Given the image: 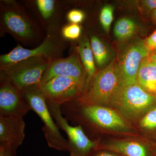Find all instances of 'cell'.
I'll list each match as a JSON object with an SVG mask.
<instances>
[{
	"mask_svg": "<svg viewBox=\"0 0 156 156\" xmlns=\"http://www.w3.org/2000/svg\"><path fill=\"white\" fill-rule=\"evenodd\" d=\"M119 84L117 62L114 59L95 74L75 100L87 105H112L113 97Z\"/></svg>",
	"mask_w": 156,
	"mask_h": 156,
	"instance_id": "obj_1",
	"label": "cell"
},
{
	"mask_svg": "<svg viewBox=\"0 0 156 156\" xmlns=\"http://www.w3.org/2000/svg\"><path fill=\"white\" fill-rule=\"evenodd\" d=\"M155 98L138 84L119 85L115 92L112 105L130 121L138 119L153 106Z\"/></svg>",
	"mask_w": 156,
	"mask_h": 156,
	"instance_id": "obj_2",
	"label": "cell"
},
{
	"mask_svg": "<svg viewBox=\"0 0 156 156\" xmlns=\"http://www.w3.org/2000/svg\"><path fill=\"white\" fill-rule=\"evenodd\" d=\"M31 109L44 123L42 130L48 146L56 150L68 151V141L62 135L59 128L51 115L47 98L39 89L38 85L28 87L21 92Z\"/></svg>",
	"mask_w": 156,
	"mask_h": 156,
	"instance_id": "obj_3",
	"label": "cell"
},
{
	"mask_svg": "<svg viewBox=\"0 0 156 156\" xmlns=\"http://www.w3.org/2000/svg\"><path fill=\"white\" fill-rule=\"evenodd\" d=\"M52 58L41 56L26 59L2 69L1 80L12 84L20 92L41 83Z\"/></svg>",
	"mask_w": 156,
	"mask_h": 156,
	"instance_id": "obj_4",
	"label": "cell"
},
{
	"mask_svg": "<svg viewBox=\"0 0 156 156\" xmlns=\"http://www.w3.org/2000/svg\"><path fill=\"white\" fill-rule=\"evenodd\" d=\"M47 105L51 115L58 128L66 133L68 138V151L70 156H91L97 149L98 143L91 140L81 126H70L63 117L60 105L47 100Z\"/></svg>",
	"mask_w": 156,
	"mask_h": 156,
	"instance_id": "obj_5",
	"label": "cell"
},
{
	"mask_svg": "<svg viewBox=\"0 0 156 156\" xmlns=\"http://www.w3.org/2000/svg\"><path fill=\"white\" fill-rule=\"evenodd\" d=\"M86 86V82L67 76L56 77L38 84L47 100L60 105L78 98Z\"/></svg>",
	"mask_w": 156,
	"mask_h": 156,
	"instance_id": "obj_6",
	"label": "cell"
},
{
	"mask_svg": "<svg viewBox=\"0 0 156 156\" xmlns=\"http://www.w3.org/2000/svg\"><path fill=\"white\" fill-rule=\"evenodd\" d=\"M144 43L138 42L126 48L117 62L119 85L137 83V73L144 58L149 55Z\"/></svg>",
	"mask_w": 156,
	"mask_h": 156,
	"instance_id": "obj_7",
	"label": "cell"
},
{
	"mask_svg": "<svg viewBox=\"0 0 156 156\" xmlns=\"http://www.w3.org/2000/svg\"><path fill=\"white\" fill-rule=\"evenodd\" d=\"M31 110L20 90L9 82L1 80L0 116L23 117Z\"/></svg>",
	"mask_w": 156,
	"mask_h": 156,
	"instance_id": "obj_8",
	"label": "cell"
},
{
	"mask_svg": "<svg viewBox=\"0 0 156 156\" xmlns=\"http://www.w3.org/2000/svg\"><path fill=\"white\" fill-rule=\"evenodd\" d=\"M58 76L70 77L87 83V73L77 53H74L66 58L53 60L43 75L40 83H46Z\"/></svg>",
	"mask_w": 156,
	"mask_h": 156,
	"instance_id": "obj_9",
	"label": "cell"
},
{
	"mask_svg": "<svg viewBox=\"0 0 156 156\" xmlns=\"http://www.w3.org/2000/svg\"><path fill=\"white\" fill-rule=\"evenodd\" d=\"M25 127L23 117L0 116V146L16 154L25 138Z\"/></svg>",
	"mask_w": 156,
	"mask_h": 156,
	"instance_id": "obj_10",
	"label": "cell"
},
{
	"mask_svg": "<svg viewBox=\"0 0 156 156\" xmlns=\"http://www.w3.org/2000/svg\"><path fill=\"white\" fill-rule=\"evenodd\" d=\"M55 50V44L48 38L38 47L32 50L24 49L19 45L10 53L1 55L0 57L1 67L3 69L20 62L31 58L41 56L51 58V55Z\"/></svg>",
	"mask_w": 156,
	"mask_h": 156,
	"instance_id": "obj_11",
	"label": "cell"
},
{
	"mask_svg": "<svg viewBox=\"0 0 156 156\" xmlns=\"http://www.w3.org/2000/svg\"><path fill=\"white\" fill-rule=\"evenodd\" d=\"M97 150L112 151L122 156H156L146 146L135 141H113L107 144L98 145Z\"/></svg>",
	"mask_w": 156,
	"mask_h": 156,
	"instance_id": "obj_12",
	"label": "cell"
},
{
	"mask_svg": "<svg viewBox=\"0 0 156 156\" xmlns=\"http://www.w3.org/2000/svg\"><path fill=\"white\" fill-rule=\"evenodd\" d=\"M140 87L150 94H156V63L151 56L143 59L136 77Z\"/></svg>",
	"mask_w": 156,
	"mask_h": 156,
	"instance_id": "obj_13",
	"label": "cell"
},
{
	"mask_svg": "<svg viewBox=\"0 0 156 156\" xmlns=\"http://www.w3.org/2000/svg\"><path fill=\"white\" fill-rule=\"evenodd\" d=\"M3 20L6 28L10 32L23 39H29L33 35L31 26L27 20L18 12L6 11Z\"/></svg>",
	"mask_w": 156,
	"mask_h": 156,
	"instance_id": "obj_14",
	"label": "cell"
},
{
	"mask_svg": "<svg viewBox=\"0 0 156 156\" xmlns=\"http://www.w3.org/2000/svg\"><path fill=\"white\" fill-rule=\"evenodd\" d=\"M78 51L82 64L87 73L86 87L93 76L95 75L96 72L94 55L92 53L90 42L87 37H85L80 42L78 47Z\"/></svg>",
	"mask_w": 156,
	"mask_h": 156,
	"instance_id": "obj_15",
	"label": "cell"
},
{
	"mask_svg": "<svg viewBox=\"0 0 156 156\" xmlns=\"http://www.w3.org/2000/svg\"><path fill=\"white\" fill-rule=\"evenodd\" d=\"M136 28V24L133 20L122 18L115 23L114 31L117 38L124 40L131 37L135 32Z\"/></svg>",
	"mask_w": 156,
	"mask_h": 156,
	"instance_id": "obj_16",
	"label": "cell"
},
{
	"mask_svg": "<svg viewBox=\"0 0 156 156\" xmlns=\"http://www.w3.org/2000/svg\"><path fill=\"white\" fill-rule=\"evenodd\" d=\"M90 44L94 59L99 66L104 65L108 60L109 53L103 42L95 36L90 37Z\"/></svg>",
	"mask_w": 156,
	"mask_h": 156,
	"instance_id": "obj_17",
	"label": "cell"
},
{
	"mask_svg": "<svg viewBox=\"0 0 156 156\" xmlns=\"http://www.w3.org/2000/svg\"><path fill=\"white\" fill-rule=\"evenodd\" d=\"M114 8L111 5H106L101 9L100 14V21L103 28L108 33L113 20Z\"/></svg>",
	"mask_w": 156,
	"mask_h": 156,
	"instance_id": "obj_18",
	"label": "cell"
},
{
	"mask_svg": "<svg viewBox=\"0 0 156 156\" xmlns=\"http://www.w3.org/2000/svg\"><path fill=\"white\" fill-rule=\"evenodd\" d=\"M37 5L43 17L45 19L50 18L55 7V2L53 0H37Z\"/></svg>",
	"mask_w": 156,
	"mask_h": 156,
	"instance_id": "obj_19",
	"label": "cell"
},
{
	"mask_svg": "<svg viewBox=\"0 0 156 156\" xmlns=\"http://www.w3.org/2000/svg\"><path fill=\"white\" fill-rule=\"evenodd\" d=\"M81 33L80 27L78 24L72 23L63 27L62 34L63 37L69 40H74L80 37Z\"/></svg>",
	"mask_w": 156,
	"mask_h": 156,
	"instance_id": "obj_20",
	"label": "cell"
},
{
	"mask_svg": "<svg viewBox=\"0 0 156 156\" xmlns=\"http://www.w3.org/2000/svg\"><path fill=\"white\" fill-rule=\"evenodd\" d=\"M140 125L142 128L147 129L156 128V108L145 115L140 121Z\"/></svg>",
	"mask_w": 156,
	"mask_h": 156,
	"instance_id": "obj_21",
	"label": "cell"
},
{
	"mask_svg": "<svg viewBox=\"0 0 156 156\" xmlns=\"http://www.w3.org/2000/svg\"><path fill=\"white\" fill-rule=\"evenodd\" d=\"M85 17V14L83 11L79 10H72L68 14L67 18L70 22L72 23L78 24L83 21Z\"/></svg>",
	"mask_w": 156,
	"mask_h": 156,
	"instance_id": "obj_22",
	"label": "cell"
},
{
	"mask_svg": "<svg viewBox=\"0 0 156 156\" xmlns=\"http://www.w3.org/2000/svg\"><path fill=\"white\" fill-rule=\"evenodd\" d=\"M144 43L149 52L154 50L156 47V30L147 39Z\"/></svg>",
	"mask_w": 156,
	"mask_h": 156,
	"instance_id": "obj_23",
	"label": "cell"
},
{
	"mask_svg": "<svg viewBox=\"0 0 156 156\" xmlns=\"http://www.w3.org/2000/svg\"><path fill=\"white\" fill-rule=\"evenodd\" d=\"M91 156H122L119 154L106 150H96Z\"/></svg>",
	"mask_w": 156,
	"mask_h": 156,
	"instance_id": "obj_24",
	"label": "cell"
},
{
	"mask_svg": "<svg viewBox=\"0 0 156 156\" xmlns=\"http://www.w3.org/2000/svg\"><path fill=\"white\" fill-rule=\"evenodd\" d=\"M142 5L148 11H153L156 9V0L142 1Z\"/></svg>",
	"mask_w": 156,
	"mask_h": 156,
	"instance_id": "obj_25",
	"label": "cell"
},
{
	"mask_svg": "<svg viewBox=\"0 0 156 156\" xmlns=\"http://www.w3.org/2000/svg\"><path fill=\"white\" fill-rule=\"evenodd\" d=\"M14 153L10 149L5 147L0 146V156H16Z\"/></svg>",
	"mask_w": 156,
	"mask_h": 156,
	"instance_id": "obj_26",
	"label": "cell"
},
{
	"mask_svg": "<svg viewBox=\"0 0 156 156\" xmlns=\"http://www.w3.org/2000/svg\"><path fill=\"white\" fill-rule=\"evenodd\" d=\"M152 17L153 19L154 20L155 22L156 23V9L152 11Z\"/></svg>",
	"mask_w": 156,
	"mask_h": 156,
	"instance_id": "obj_27",
	"label": "cell"
},
{
	"mask_svg": "<svg viewBox=\"0 0 156 156\" xmlns=\"http://www.w3.org/2000/svg\"><path fill=\"white\" fill-rule=\"evenodd\" d=\"M151 56V58H152L153 60L156 63V54H154V55H152Z\"/></svg>",
	"mask_w": 156,
	"mask_h": 156,
	"instance_id": "obj_28",
	"label": "cell"
},
{
	"mask_svg": "<svg viewBox=\"0 0 156 156\" xmlns=\"http://www.w3.org/2000/svg\"><path fill=\"white\" fill-rule=\"evenodd\" d=\"M154 50H155V52H156V47H155V48Z\"/></svg>",
	"mask_w": 156,
	"mask_h": 156,
	"instance_id": "obj_29",
	"label": "cell"
}]
</instances>
